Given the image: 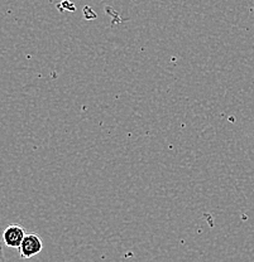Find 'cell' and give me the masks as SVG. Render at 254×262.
I'll return each mask as SVG.
<instances>
[{
    "instance_id": "1",
    "label": "cell",
    "mask_w": 254,
    "mask_h": 262,
    "mask_svg": "<svg viewBox=\"0 0 254 262\" xmlns=\"http://www.w3.org/2000/svg\"><path fill=\"white\" fill-rule=\"evenodd\" d=\"M42 248L43 242L37 234H26L21 247H19V253H21L22 258H31L33 256L38 255L42 251Z\"/></svg>"
},
{
    "instance_id": "2",
    "label": "cell",
    "mask_w": 254,
    "mask_h": 262,
    "mask_svg": "<svg viewBox=\"0 0 254 262\" xmlns=\"http://www.w3.org/2000/svg\"><path fill=\"white\" fill-rule=\"evenodd\" d=\"M26 237V231L18 225H10L3 232V241L4 245L10 248H19Z\"/></svg>"
},
{
    "instance_id": "3",
    "label": "cell",
    "mask_w": 254,
    "mask_h": 262,
    "mask_svg": "<svg viewBox=\"0 0 254 262\" xmlns=\"http://www.w3.org/2000/svg\"><path fill=\"white\" fill-rule=\"evenodd\" d=\"M0 262H7V260H5V255H4V250H3L2 242H0Z\"/></svg>"
}]
</instances>
